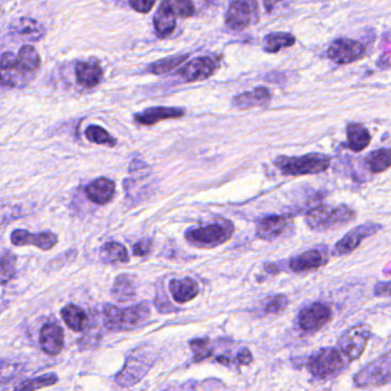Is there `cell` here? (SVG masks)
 Returning a JSON list of instances; mask_svg holds the SVG:
<instances>
[{"instance_id": "obj_44", "label": "cell", "mask_w": 391, "mask_h": 391, "mask_svg": "<svg viewBox=\"0 0 391 391\" xmlns=\"http://www.w3.org/2000/svg\"><path fill=\"white\" fill-rule=\"evenodd\" d=\"M237 362L241 365H248L252 362V354L247 348L241 349L237 354Z\"/></svg>"}, {"instance_id": "obj_42", "label": "cell", "mask_w": 391, "mask_h": 391, "mask_svg": "<svg viewBox=\"0 0 391 391\" xmlns=\"http://www.w3.org/2000/svg\"><path fill=\"white\" fill-rule=\"evenodd\" d=\"M152 248V241L151 239H142L133 246V254L135 256H148Z\"/></svg>"}, {"instance_id": "obj_29", "label": "cell", "mask_w": 391, "mask_h": 391, "mask_svg": "<svg viewBox=\"0 0 391 391\" xmlns=\"http://www.w3.org/2000/svg\"><path fill=\"white\" fill-rule=\"evenodd\" d=\"M100 256L103 261L107 263H121L130 259L126 247L123 244L117 241H108L100 250Z\"/></svg>"}, {"instance_id": "obj_31", "label": "cell", "mask_w": 391, "mask_h": 391, "mask_svg": "<svg viewBox=\"0 0 391 391\" xmlns=\"http://www.w3.org/2000/svg\"><path fill=\"white\" fill-rule=\"evenodd\" d=\"M154 25L157 34L161 37H167V36L173 34V31L175 30V15L172 14L170 11H167L166 8L161 6L154 14Z\"/></svg>"}, {"instance_id": "obj_9", "label": "cell", "mask_w": 391, "mask_h": 391, "mask_svg": "<svg viewBox=\"0 0 391 391\" xmlns=\"http://www.w3.org/2000/svg\"><path fill=\"white\" fill-rule=\"evenodd\" d=\"M358 387L387 385L391 382V351L371 363L354 378Z\"/></svg>"}, {"instance_id": "obj_23", "label": "cell", "mask_w": 391, "mask_h": 391, "mask_svg": "<svg viewBox=\"0 0 391 391\" xmlns=\"http://www.w3.org/2000/svg\"><path fill=\"white\" fill-rule=\"evenodd\" d=\"M74 72L77 83L85 88L98 86L103 77V71L96 62H79Z\"/></svg>"}, {"instance_id": "obj_14", "label": "cell", "mask_w": 391, "mask_h": 391, "mask_svg": "<svg viewBox=\"0 0 391 391\" xmlns=\"http://www.w3.org/2000/svg\"><path fill=\"white\" fill-rule=\"evenodd\" d=\"M218 68L216 62L210 56H199L191 60L187 65L178 70V74L188 83L205 81L210 78Z\"/></svg>"}, {"instance_id": "obj_3", "label": "cell", "mask_w": 391, "mask_h": 391, "mask_svg": "<svg viewBox=\"0 0 391 391\" xmlns=\"http://www.w3.org/2000/svg\"><path fill=\"white\" fill-rule=\"evenodd\" d=\"M234 234V225L228 220H219L185 231V238L194 246L213 248L227 243Z\"/></svg>"}, {"instance_id": "obj_39", "label": "cell", "mask_w": 391, "mask_h": 391, "mask_svg": "<svg viewBox=\"0 0 391 391\" xmlns=\"http://www.w3.org/2000/svg\"><path fill=\"white\" fill-rule=\"evenodd\" d=\"M191 350L194 352V361L201 362L205 358L210 357L213 352V345L210 340L194 339L190 342Z\"/></svg>"}, {"instance_id": "obj_24", "label": "cell", "mask_w": 391, "mask_h": 391, "mask_svg": "<svg viewBox=\"0 0 391 391\" xmlns=\"http://www.w3.org/2000/svg\"><path fill=\"white\" fill-rule=\"evenodd\" d=\"M168 287H170L171 296L178 303H187L194 300L199 293V285L197 281L189 277L172 279Z\"/></svg>"}, {"instance_id": "obj_22", "label": "cell", "mask_w": 391, "mask_h": 391, "mask_svg": "<svg viewBox=\"0 0 391 391\" xmlns=\"http://www.w3.org/2000/svg\"><path fill=\"white\" fill-rule=\"evenodd\" d=\"M149 367H150V364L145 362L143 358H135L131 356L130 359L127 361L126 365L124 367V370L117 376V381L123 387L135 385L136 382L140 381L145 376Z\"/></svg>"}, {"instance_id": "obj_30", "label": "cell", "mask_w": 391, "mask_h": 391, "mask_svg": "<svg viewBox=\"0 0 391 391\" xmlns=\"http://www.w3.org/2000/svg\"><path fill=\"white\" fill-rule=\"evenodd\" d=\"M111 293L117 301H130L135 296V285L133 283L132 278H130V276L121 274L116 278Z\"/></svg>"}, {"instance_id": "obj_11", "label": "cell", "mask_w": 391, "mask_h": 391, "mask_svg": "<svg viewBox=\"0 0 391 391\" xmlns=\"http://www.w3.org/2000/svg\"><path fill=\"white\" fill-rule=\"evenodd\" d=\"M382 228H383V225H380V223H373V222L358 225L356 228L349 231L348 234H345L336 243L334 251H333V256H345L354 252L364 239L371 237L373 234H378Z\"/></svg>"}, {"instance_id": "obj_43", "label": "cell", "mask_w": 391, "mask_h": 391, "mask_svg": "<svg viewBox=\"0 0 391 391\" xmlns=\"http://www.w3.org/2000/svg\"><path fill=\"white\" fill-rule=\"evenodd\" d=\"M376 296H391V281H380L374 286Z\"/></svg>"}, {"instance_id": "obj_6", "label": "cell", "mask_w": 391, "mask_h": 391, "mask_svg": "<svg viewBox=\"0 0 391 391\" xmlns=\"http://www.w3.org/2000/svg\"><path fill=\"white\" fill-rule=\"evenodd\" d=\"M309 370L317 378L325 379L339 373L345 366L341 352L336 349H322L311 356L308 363Z\"/></svg>"}, {"instance_id": "obj_19", "label": "cell", "mask_w": 391, "mask_h": 391, "mask_svg": "<svg viewBox=\"0 0 391 391\" xmlns=\"http://www.w3.org/2000/svg\"><path fill=\"white\" fill-rule=\"evenodd\" d=\"M289 220L286 216H265L256 223V234L263 241H272L283 234L287 228Z\"/></svg>"}, {"instance_id": "obj_36", "label": "cell", "mask_w": 391, "mask_h": 391, "mask_svg": "<svg viewBox=\"0 0 391 391\" xmlns=\"http://www.w3.org/2000/svg\"><path fill=\"white\" fill-rule=\"evenodd\" d=\"M161 6L180 18H191L196 14L194 5L191 0H161Z\"/></svg>"}, {"instance_id": "obj_27", "label": "cell", "mask_w": 391, "mask_h": 391, "mask_svg": "<svg viewBox=\"0 0 391 391\" xmlns=\"http://www.w3.org/2000/svg\"><path fill=\"white\" fill-rule=\"evenodd\" d=\"M296 41V37L293 34H287V32H274V34H267L262 41V45H263L265 52L274 54L283 48L292 47Z\"/></svg>"}, {"instance_id": "obj_35", "label": "cell", "mask_w": 391, "mask_h": 391, "mask_svg": "<svg viewBox=\"0 0 391 391\" xmlns=\"http://www.w3.org/2000/svg\"><path fill=\"white\" fill-rule=\"evenodd\" d=\"M188 54L168 56V58L159 60V61L154 62L152 65H149L148 71L152 74H167V72H171V71L178 68L182 63H185V61L188 59Z\"/></svg>"}, {"instance_id": "obj_12", "label": "cell", "mask_w": 391, "mask_h": 391, "mask_svg": "<svg viewBox=\"0 0 391 391\" xmlns=\"http://www.w3.org/2000/svg\"><path fill=\"white\" fill-rule=\"evenodd\" d=\"M11 37L15 41L25 43H37L45 37V28L37 21L31 18H19L14 20L8 28Z\"/></svg>"}, {"instance_id": "obj_20", "label": "cell", "mask_w": 391, "mask_h": 391, "mask_svg": "<svg viewBox=\"0 0 391 391\" xmlns=\"http://www.w3.org/2000/svg\"><path fill=\"white\" fill-rule=\"evenodd\" d=\"M114 190H116V185L114 181L107 178H100L87 185L85 188V194L92 203L105 205L114 197Z\"/></svg>"}, {"instance_id": "obj_8", "label": "cell", "mask_w": 391, "mask_h": 391, "mask_svg": "<svg viewBox=\"0 0 391 391\" xmlns=\"http://www.w3.org/2000/svg\"><path fill=\"white\" fill-rule=\"evenodd\" d=\"M366 53L365 45L351 38H339L331 44L327 50V58L336 65H351L361 60Z\"/></svg>"}, {"instance_id": "obj_25", "label": "cell", "mask_w": 391, "mask_h": 391, "mask_svg": "<svg viewBox=\"0 0 391 391\" xmlns=\"http://www.w3.org/2000/svg\"><path fill=\"white\" fill-rule=\"evenodd\" d=\"M371 134L366 127L359 123L347 125V148L354 152H361L370 145Z\"/></svg>"}, {"instance_id": "obj_13", "label": "cell", "mask_w": 391, "mask_h": 391, "mask_svg": "<svg viewBox=\"0 0 391 391\" xmlns=\"http://www.w3.org/2000/svg\"><path fill=\"white\" fill-rule=\"evenodd\" d=\"M58 236L52 231H43L39 234H31L30 231L25 229H16L11 234V241L15 246L38 247L41 251H50L58 244Z\"/></svg>"}, {"instance_id": "obj_16", "label": "cell", "mask_w": 391, "mask_h": 391, "mask_svg": "<svg viewBox=\"0 0 391 391\" xmlns=\"http://www.w3.org/2000/svg\"><path fill=\"white\" fill-rule=\"evenodd\" d=\"M39 345L45 354L55 356L61 352L65 345V333L55 322H48L41 327Z\"/></svg>"}, {"instance_id": "obj_33", "label": "cell", "mask_w": 391, "mask_h": 391, "mask_svg": "<svg viewBox=\"0 0 391 391\" xmlns=\"http://www.w3.org/2000/svg\"><path fill=\"white\" fill-rule=\"evenodd\" d=\"M16 256L8 250H0V284L12 281L16 274Z\"/></svg>"}, {"instance_id": "obj_34", "label": "cell", "mask_w": 391, "mask_h": 391, "mask_svg": "<svg viewBox=\"0 0 391 391\" xmlns=\"http://www.w3.org/2000/svg\"><path fill=\"white\" fill-rule=\"evenodd\" d=\"M18 59L22 67L31 74H36V71L41 68V56L36 48L31 45H25L20 48Z\"/></svg>"}, {"instance_id": "obj_1", "label": "cell", "mask_w": 391, "mask_h": 391, "mask_svg": "<svg viewBox=\"0 0 391 391\" xmlns=\"http://www.w3.org/2000/svg\"><path fill=\"white\" fill-rule=\"evenodd\" d=\"M356 219V212L347 205H318L305 214V223L311 230H336Z\"/></svg>"}, {"instance_id": "obj_32", "label": "cell", "mask_w": 391, "mask_h": 391, "mask_svg": "<svg viewBox=\"0 0 391 391\" xmlns=\"http://www.w3.org/2000/svg\"><path fill=\"white\" fill-rule=\"evenodd\" d=\"M59 381V378L54 373H48V374H44V376H36V378H31V379L25 380L22 381L14 391H37L43 388H47L51 385H55L56 382Z\"/></svg>"}, {"instance_id": "obj_37", "label": "cell", "mask_w": 391, "mask_h": 391, "mask_svg": "<svg viewBox=\"0 0 391 391\" xmlns=\"http://www.w3.org/2000/svg\"><path fill=\"white\" fill-rule=\"evenodd\" d=\"M85 136L88 141L96 143V145H109V147H114L117 145V140L114 139V136H111L105 128L96 126V125L87 127L85 131Z\"/></svg>"}, {"instance_id": "obj_38", "label": "cell", "mask_w": 391, "mask_h": 391, "mask_svg": "<svg viewBox=\"0 0 391 391\" xmlns=\"http://www.w3.org/2000/svg\"><path fill=\"white\" fill-rule=\"evenodd\" d=\"M19 376V365L8 362H0V391L7 388L11 382Z\"/></svg>"}, {"instance_id": "obj_18", "label": "cell", "mask_w": 391, "mask_h": 391, "mask_svg": "<svg viewBox=\"0 0 391 391\" xmlns=\"http://www.w3.org/2000/svg\"><path fill=\"white\" fill-rule=\"evenodd\" d=\"M327 256L321 251L310 250L294 256L290 262V269L296 274L318 270L326 265Z\"/></svg>"}, {"instance_id": "obj_10", "label": "cell", "mask_w": 391, "mask_h": 391, "mask_svg": "<svg viewBox=\"0 0 391 391\" xmlns=\"http://www.w3.org/2000/svg\"><path fill=\"white\" fill-rule=\"evenodd\" d=\"M258 16L256 0H232L225 13V25L232 30L247 28Z\"/></svg>"}, {"instance_id": "obj_4", "label": "cell", "mask_w": 391, "mask_h": 391, "mask_svg": "<svg viewBox=\"0 0 391 391\" xmlns=\"http://www.w3.org/2000/svg\"><path fill=\"white\" fill-rule=\"evenodd\" d=\"M150 309L147 303H140L125 309H119L112 305H105L103 308L105 327L111 331L135 329L148 319Z\"/></svg>"}, {"instance_id": "obj_2", "label": "cell", "mask_w": 391, "mask_h": 391, "mask_svg": "<svg viewBox=\"0 0 391 391\" xmlns=\"http://www.w3.org/2000/svg\"><path fill=\"white\" fill-rule=\"evenodd\" d=\"M274 164L283 175H314L329 170V167L331 166V157L317 152L294 157L281 156L274 159Z\"/></svg>"}, {"instance_id": "obj_17", "label": "cell", "mask_w": 391, "mask_h": 391, "mask_svg": "<svg viewBox=\"0 0 391 391\" xmlns=\"http://www.w3.org/2000/svg\"><path fill=\"white\" fill-rule=\"evenodd\" d=\"M185 111L175 107H152L145 109L134 116V121L139 125L150 126L167 119H178L185 116Z\"/></svg>"}, {"instance_id": "obj_28", "label": "cell", "mask_w": 391, "mask_h": 391, "mask_svg": "<svg viewBox=\"0 0 391 391\" xmlns=\"http://www.w3.org/2000/svg\"><path fill=\"white\" fill-rule=\"evenodd\" d=\"M365 163L374 174L385 172L391 167V149H378L367 154Z\"/></svg>"}, {"instance_id": "obj_26", "label": "cell", "mask_w": 391, "mask_h": 391, "mask_svg": "<svg viewBox=\"0 0 391 391\" xmlns=\"http://www.w3.org/2000/svg\"><path fill=\"white\" fill-rule=\"evenodd\" d=\"M61 316L65 325L74 332H81L88 324L86 312L76 305H65L61 310Z\"/></svg>"}, {"instance_id": "obj_7", "label": "cell", "mask_w": 391, "mask_h": 391, "mask_svg": "<svg viewBox=\"0 0 391 391\" xmlns=\"http://www.w3.org/2000/svg\"><path fill=\"white\" fill-rule=\"evenodd\" d=\"M370 326L361 324L357 326L351 327L350 330L341 336L339 349L345 359L352 362L361 357L370 339Z\"/></svg>"}, {"instance_id": "obj_41", "label": "cell", "mask_w": 391, "mask_h": 391, "mask_svg": "<svg viewBox=\"0 0 391 391\" xmlns=\"http://www.w3.org/2000/svg\"><path fill=\"white\" fill-rule=\"evenodd\" d=\"M156 0H130V5L136 12L147 14L154 8Z\"/></svg>"}, {"instance_id": "obj_15", "label": "cell", "mask_w": 391, "mask_h": 391, "mask_svg": "<svg viewBox=\"0 0 391 391\" xmlns=\"http://www.w3.org/2000/svg\"><path fill=\"white\" fill-rule=\"evenodd\" d=\"M331 310L327 305L316 302L301 310L299 314V324L302 330L318 331L330 321Z\"/></svg>"}, {"instance_id": "obj_21", "label": "cell", "mask_w": 391, "mask_h": 391, "mask_svg": "<svg viewBox=\"0 0 391 391\" xmlns=\"http://www.w3.org/2000/svg\"><path fill=\"white\" fill-rule=\"evenodd\" d=\"M270 101V92L267 87H256L250 92H244L234 96L232 107L239 110L265 107Z\"/></svg>"}, {"instance_id": "obj_45", "label": "cell", "mask_w": 391, "mask_h": 391, "mask_svg": "<svg viewBox=\"0 0 391 391\" xmlns=\"http://www.w3.org/2000/svg\"><path fill=\"white\" fill-rule=\"evenodd\" d=\"M278 1H281V0H265V6L267 11L269 12V11L272 10L274 4L278 3Z\"/></svg>"}, {"instance_id": "obj_40", "label": "cell", "mask_w": 391, "mask_h": 391, "mask_svg": "<svg viewBox=\"0 0 391 391\" xmlns=\"http://www.w3.org/2000/svg\"><path fill=\"white\" fill-rule=\"evenodd\" d=\"M287 305H289V300L286 296L283 294L274 296V298L269 300L268 303L265 305V312L269 314H278L286 308Z\"/></svg>"}, {"instance_id": "obj_5", "label": "cell", "mask_w": 391, "mask_h": 391, "mask_svg": "<svg viewBox=\"0 0 391 391\" xmlns=\"http://www.w3.org/2000/svg\"><path fill=\"white\" fill-rule=\"evenodd\" d=\"M34 74L22 67L18 56L12 52L0 56V85L11 88H22L31 83Z\"/></svg>"}]
</instances>
